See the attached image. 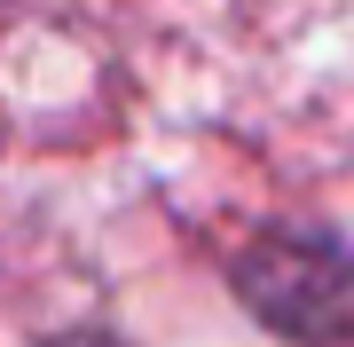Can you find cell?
<instances>
[{"instance_id": "obj_1", "label": "cell", "mask_w": 354, "mask_h": 347, "mask_svg": "<svg viewBox=\"0 0 354 347\" xmlns=\"http://www.w3.org/2000/svg\"><path fill=\"white\" fill-rule=\"evenodd\" d=\"M244 292H252L276 323H291V332H346L354 323V269L330 244H299V237L252 244Z\"/></svg>"}]
</instances>
